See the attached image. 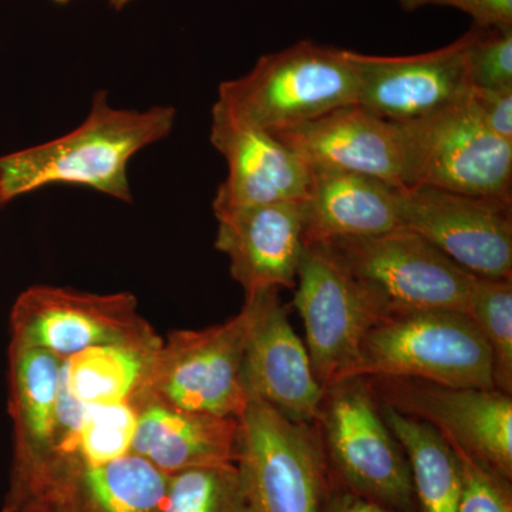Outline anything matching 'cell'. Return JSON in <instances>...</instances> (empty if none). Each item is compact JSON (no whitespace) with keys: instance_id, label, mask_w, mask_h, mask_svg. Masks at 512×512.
<instances>
[{"instance_id":"32","label":"cell","mask_w":512,"mask_h":512,"mask_svg":"<svg viewBox=\"0 0 512 512\" xmlns=\"http://www.w3.org/2000/svg\"><path fill=\"white\" fill-rule=\"evenodd\" d=\"M19 512H79L72 501L59 491H46L23 505Z\"/></svg>"},{"instance_id":"16","label":"cell","mask_w":512,"mask_h":512,"mask_svg":"<svg viewBox=\"0 0 512 512\" xmlns=\"http://www.w3.org/2000/svg\"><path fill=\"white\" fill-rule=\"evenodd\" d=\"M241 382L248 400H261L293 421L313 424L318 419L325 390L313 373L308 349L289 323L278 289L259 296Z\"/></svg>"},{"instance_id":"9","label":"cell","mask_w":512,"mask_h":512,"mask_svg":"<svg viewBox=\"0 0 512 512\" xmlns=\"http://www.w3.org/2000/svg\"><path fill=\"white\" fill-rule=\"evenodd\" d=\"M295 306L306 330L313 373L323 390L355 377L360 346L386 318L380 302L319 244L305 242Z\"/></svg>"},{"instance_id":"2","label":"cell","mask_w":512,"mask_h":512,"mask_svg":"<svg viewBox=\"0 0 512 512\" xmlns=\"http://www.w3.org/2000/svg\"><path fill=\"white\" fill-rule=\"evenodd\" d=\"M218 100L239 119L274 133L357 104L359 77L350 50L302 40L221 83Z\"/></svg>"},{"instance_id":"6","label":"cell","mask_w":512,"mask_h":512,"mask_svg":"<svg viewBox=\"0 0 512 512\" xmlns=\"http://www.w3.org/2000/svg\"><path fill=\"white\" fill-rule=\"evenodd\" d=\"M315 424L330 476L343 488L397 512H417L409 461L366 379L326 389Z\"/></svg>"},{"instance_id":"11","label":"cell","mask_w":512,"mask_h":512,"mask_svg":"<svg viewBox=\"0 0 512 512\" xmlns=\"http://www.w3.org/2000/svg\"><path fill=\"white\" fill-rule=\"evenodd\" d=\"M366 380L380 403L430 424L451 446L511 483V394L404 377Z\"/></svg>"},{"instance_id":"5","label":"cell","mask_w":512,"mask_h":512,"mask_svg":"<svg viewBox=\"0 0 512 512\" xmlns=\"http://www.w3.org/2000/svg\"><path fill=\"white\" fill-rule=\"evenodd\" d=\"M238 421L235 466L247 512H320L333 480L318 429L256 399Z\"/></svg>"},{"instance_id":"19","label":"cell","mask_w":512,"mask_h":512,"mask_svg":"<svg viewBox=\"0 0 512 512\" xmlns=\"http://www.w3.org/2000/svg\"><path fill=\"white\" fill-rule=\"evenodd\" d=\"M400 188L370 175L311 168L302 201L305 242L382 235L402 228Z\"/></svg>"},{"instance_id":"10","label":"cell","mask_w":512,"mask_h":512,"mask_svg":"<svg viewBox=\"0 0 512 512\" xmlns=\"http://www.w3.org/2000/svg\"><path fill=\"white\" fill-rule=\"evenodd\" d=\"M130 292L90 293L30 286L10 312V343L47 350L60 359L103 345L161 342Z\"/></svg>"},{"instance_id":"12","label":"cell","mask_w":512,"mask_h":512,"mask_svg":"<svg viewBox=\"0 0 512 512\" xmlns=\"http://www.w3.org/2000/svg\"><path fill=\"white\" fill-rule=\"evenodd\" d=\"M63 359L9 345V414L13 458L3 512H19L49 487L59 467Z\"/></svg>"},{"instance_id":"4","label":"cell","mask_w":512,"mask_h":512,"mask_svg":"<svg viewBox=\"0 0 512 512\" xmlns=\"http://www.w3.org/2000/svg\"><path fill=\"white\" fill-rule=\"evenodd\" d=\"M355 377H404L451 387L495 389L487 343L466 313H396L367 332Z\"/></svg>"},{"instance_id":"24","label":"cell","mask_w":512,"mask_h":512,"mask_svg":"<svg viewBox=\"0 0 512 512\" xmlns=\"http://www.w3.org/2000/svg\"><path fill=\"white\" fill-rule=\"evenodd\" d=\"M137 412L130 403L89 406L63 447V461L100 466L131 453Z\"/></svg>"},{"instance_id":"18","label":"cell","mask_w":512,"mask_h":512,"mask_svg":"<svg viewBox=\"0 0 512 512\" xmlns=\"http://www.w3.org/2000/svg\"><path fill=\"white\" fill-rule=\"evenodd\" d=\"M215 248L229 259L245 296L296 286L303 238L302 202H276L215 217Z\"/></svg>"},{"instance_id":"29","label":"cell","mask_w":512,"mask_h":512,"mask_svg":"<svg viewBox=\"0 0 512 512\" xmlns=\"http://www.w3.org/2000/svg\"><path fill=\"white\" fill-rule=\"evenodd\" d=\"M404 12L424 6H448L467 13L474 25L483 28L512 26V0H397Z\"/></svg>"},{"instance_id":"8","label":"cell","mask_w":512,"mask_h":512,"mask_svg":"<svg viewBox=\"0 0 512 512\" xmlns=\"http://www.w3.org/2000/svg\"><path fill=\"white\" fill-rule=\"evenodd\" d=\"M402 124L404 187L512 200V143L494 136L467 99Z\"/></svg>"},{"instance_id":"13","label":"cell","mask_w":512,"mask_h":512,"mask_svg":"<svg viewBox=\"0 0 512 512\" xmlns=\"http://www.w3.org/2000/svg\"><path fill=\"white\" fill-rule=\"evenodd\" d=\"M402 228L478 278L511 279L512 200L430 187L400 188Z\"/></svg>"},{"instance_id":"31","label":"cell","mask_w":512,"mask_h":512,"mask_svg":"<svg viewBox=\"0 0 512 512\" xmlns=\"http://www.w3.org/2000/svg\"><path fill=\"white\" fill-rule=\"evenodd\" d=\"M320 512H397L392 508L386 507L376 503V501L369 500V498L362 497L346 490V488H335V485H330L328 495L323 501Z\"/></svg>"},{"instance_id":"1","label":"cell","mask_w":512,"mask_h":512,"mask_svg":"<svg viewBox=\"0 0 512 512\" xmlns=\"http://www.w3.org/2000/svg\"><path fill=\"white\" fill-rule=\"evenodd\" d=\"M175 120L174 107L117 109L99 90L70 133L0 157V207L50 185H79L131 204L130 161L170 136Z\"/></svg>"},{"instance_id":"20","label":"cell","mask_w":512,"mask_h":512,"mask_svg":"<svg viewBox=\"0 0 512 512\" xmlns=\"http://www.w3.org/2000/svg\"><path fill=\"white\" fill-rule=\"evenodd\" d=\"M133 407L137 423L131 453L146 458L167 476L235 464L239 429L235 417L188 412L157 402Z\"/></svg>"},{"instance_id":"17","label":"cell","mask_w":512,"mask_h":512,"mask_svg":"<svg viewBox=\"0 0 512 512\" xmlns=\"http://www.w3.org/2000/svg\"><path fill=\"white\" fill-rule=\"evenodd\" d=\"M272 134L311 168L370 175L404 187L402 124L376 116L360 104Z\"/></svg>"},{"instance_id":"22","label":"cell","mask_w":512,"mask_h":512,"mask_svg":"<svg viewBox=\"0 0 512 512\" xmlns=\"http://www.w3.org/2000/svg\"><path fill=\"white\" fill-rule=\"evenodd\" d=\"M379 407L409 461L417 512H457L461 476L453 447L430 424L380 402Z\"/></svg>"},{"instance_id":"28","label":"cell","mask_w":512,"mask_h":512,"mask_svg":"<svg viewBox=\"0 0 512 512\" xmlns=\"http://www.w3.org/2000/svg\"><path fill=\"white\" fill-rule=\"evenodd\" d=\"M451 447L461 476L457 512H512L510 481L485 468L461 448Z\"/></svg>"},{"instance_id":"15","label":"cell","mask_w":512,"mask_h":512,"mask_svg":"<svg viewBox=\"0 0 512 512\" xmlns=\"http://www.w3.org/2000/svg\"><path fill=\"white\" fill-rule=\"evenodd\" d=\"M470 42L468 30L456 42L421 55L367 56L350 50L359 77L357 104L383 119L407 123L467 99Z\"/></svg>"},{"instance_id":"25","label":"cell","mask_w":512,"mask_h":512,"mask_svg":"<svg viewBox=\"0 0 512 512\" xmlns=\"http://www.w3.org/2000/svg\"><path fill=\"white\" fill-rule=\"evenodd\" d=\"M467 315L477 326L493 362L494 387L512 392V281L478 278L468 302Z\"/></svg>"},{"instance_id":"14","label":"cell","mask_w":512,"mask_h":512,"mask_svg":"<svg viewBox=\"0 0 512 512\" xmlns=\"http://www.w3.org/2000/svg\"><path fill=\"white\" fill-rule=\"evenodd\" d=\"M210 140L228 165L212 204L215 217L308 197L311 167L274 134L239 119L220 100L212 106Z\"/></svg>"},{"instance_id":"33","label":"cell","mask_w":512,"mask_h":512,"mask_svg":"<svg viewBox=\"0 0 512 512\" xmlns=\"http://www.w3.org/2000/svg\"><path fill=\"white\" fill-rule=\"evenodd\" d=\"M110 3V6H113L114 9L120 10L126 8L127 5H130L134 0H107Z\"/></svg>"},{"instance_id":"21","label":"cell","mask_w":512,"mask_h":512,"mask_svg":"<svg viewBox=\"0 0 512 512\" xmlns=\"http://www.w3.org/2000/svg\"><path fill=\"white\" fill-rule=\"evenodd\" d=\"M170 477L128 453L100 466L66 468L46 491L66 495L79 512H161Z\"/></svg>"},{"instance_id":"30","label":"cell","mask_w":512,"mask_h":512,"mask_svg":"<svg viewBox=\"0 0 512 512\" xmlns=\"http://www.w3.org/2000/svg\"><path fill=\"white\" fill-rule=\"evenodd\" d=\"M468 103L490 133L512 143V87L471 89Z\"/></svg>"},{"instance_id":"27","label":"cell","mask_w":512,"mask_h":512,"mask_svg":"<svg viewBox=\"0 0 512 512\" xmlns=\"http://www.w3.org/2000/svg\"><path fill=\"white\" fill-rule=\"evenodd\" d=\"M467 67L471 89L512 87V26L473 25Z\"/></svg>"},{"instance_id":"26","label":"cell","mask_w":512,"mask_h":512,"mask_svg":"<svg viewBox=\"0 0 512 512\" xmlns=\"http://www.w3.org/2000/svg\"><path fill=\"white\" fill-rule=\"evenodd\" d=\"M161 512H247L237 466L222 464L174 474Z\"/></svg>"},{"instance_id":"23","label":"cell","mask_w":512,"mask_h":512,"mask_svg":"<svg viewBox=\"0 0 512 512\" xmlns=\"http://www.w3.org/2000/svg\"><path fill=\"white\" fill-rule=\"evenodd\" d=\"M163 340L151 345L94 346L67 357L62 383L84 406L130 403L153 365Z\"/></svg>"},{"instance_id":"7","label":"cell","mask_w":512,"mask_h":512,"mask_svg":"<svg viewBox=\"0 0 512 512\" xmlns=\"http://www.w3.org/2000/svg\"><path fill=\"white\" fill-rule=\"evenodd\" d=\"M326 249L383 306L387 315L466 313L476 275L406 228L382 235L311 242Z\"/></svg>"},{"instance_id":"3","label":"cell","mask_w":512,"mask_h":512,"mask_svg":"<svg viewBox=\"0 0 512 512\" xmlns=\"http://www.w3.org/2000/svg\"><path fill=\"white\" fill-rule=\"evenodd\" d=\"M261 292L237 315L200 330H173L158 349L131 406L157 402L188 412L238 419L248 403L241 373Z\"/></svg>"}]
</instances>
